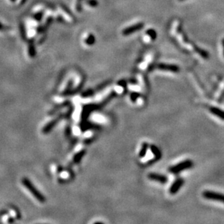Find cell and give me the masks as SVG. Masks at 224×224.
Wrapping results in <instances>:
<instances>
[{
    "mask_svg": "<svg viewBox=\"0 0 224 224\" xmlns=\"http://www.w3.org/2000/svg\"><path fill=\"white\" fill-rule=\"evenodd\" d=\"M22 183H23V184L28 189V191L32 194L33 196L36 197V199L38 200V202H41V203H44V202H45L46 199H45L44 195H43L41 192H39L38 191L37 189L33 186V183L30 181L29 179H28V178H23L22 179Z\"/></svg>",
    "mask_w": 224,
    "mask_h": 224,
    "instance_id": "obj_1",
    "label": "cell"
},
{
    "mask_svg": "<svg viewBox=\"0 0 224 224\" xmlns=\"http://www.w3.org/2000/svg\"><path fill=\"white\" fill-rule=\"evenodd\" d=\"M193 165V162H192L191 160H186L181 162V163H178V164L170 167V168H168V170H169L170 173H173V174H178V173L183 171V170L189 169V168H192Z\"/></svg>",
    "mask_w": 224,
    "mask_h": 224,
    "instance_id": "obj_2",
    "label": "cell"
},
{
    "mask_svg": "<svg viewBox=\"0 0 224 224\" xmlns=\"http://www.w3.org/2000/svg\"><path fill=\"white\" fill-rule=\"evenodd\" d=\"M202 197L207 200H215L224 204V194L213 191H205L202 193Z\"/></svg>",
    "mask_w": 224,
    "mask_h": 224,
    "instance_id": "obj_3",
    "label": "cell"
},
{
    "mask_svg": "<svg viewBox=\"0 0 224 224\" xmlns=\"http://www.w3.org/2000/svg\"><path fill=\"white\" fill-rule=\"evenodd\" d=\"M183 183H184V180L181 178H177L176 180L172 183V185L170 187V193L171 195H175L177 192L179 191V189L181 188V186H183Z\"/></svg>",
    "mask_w": 224,
    "mask_h": 224,
    "instance_id": "obj_4",
    "label": "cell"
},
{
    "mask_svg": "<svg viewBox=\"0 0 224 224\" xmlns=\"http://www.w3.org/2000/svg\"><path fill=\"white\" fill-rule=\"evenodd\" d=\"M144 27V23H137V24L133 25V26H130V27L125 28L124 30L123 31V36H128V35H131L132 33H135L136 31H139L143 28Z\"/></svg>",
    "mask_w": 224,
    "mask_h": 224,
    "instance_id": "obj_5",
    "label": "cell"
},
{
    "mask_svg": "<svg viewBox=\"0 0 224 224\" xmlns=\"http://www.w3.org/2000/svg\"><path fill=\"white\" fill-rule=\"evenodd\" d=\"M148 178L149 179L152 180V181H158L160 182V183H166L168 182V178L164 175L162 174H159V173H150V174L148 175Z\"/></svg>",
    "mask_w": 224,
    "mask_h": 224,
    "instance_id": "obj_6",
    "label": "cell"
},
{
    "mask_svg": "<svg viewBox=\"0 0 224 224\" xmlns=\"http://www.w3.org/2000/svg\"><path fill=\"white\" fill-rule=\"evenodd\" d=\"M158 68L160 70H163V71H168L171 72H178L179 71V68L175 65H169V64H164V63H161L159 64L158 66Z\"/></svg>",
    "mask_w": 224,
    "mask_h": 224,
    "instance_id": "obj_7",
    "label": "cell"
},
{
    "mask_svg": "<svg viewBox=\"0 0 224 224\" xmlns=\"http://www.w3.org/2000/svg\"><path fill=\"white\" fill-rule=\"evenodd\" d=\"M150 150H151L152 153H153V155H155V158L153 159V161L149 162V164H152V163H155V161H158V160H160L162 157V154L160 150H159L158 147L155 145H150Z\"/></svg>",
    "mask_w": 224,
    "mask_h": 224,
    "instance_id": "obj_8",
    "label": "cell"
},
{
    "mask_svg": "<svg viewBox=\"0 0 224 224\" xmlns=\"http://www.w3.org/2000/svg\"><path fill=\"white\" fill-rule=\"evenodd\" d=\"M60 119V116L57 117V118H55V120H52L51 122H49V123H47V125H46V126H45L44 128H43V133H48L49 132H50V131H51V130L53 128H54L55 125L57 124V123L59 121Z\"/></svg>",
    "mask_w": 224,
    "mask_h": 224,
    "instance_id": "obj_9",
    "label": "cell"
},
{
    "mask_svg": "<svg viewBox=\"0 0 224 224\" xmlns=\"http://www.w3.org/2000/svg\"><path fill=\"white\" fill-rule=\"evenodd\" d=\"M210 111L211 112L212 114L224 120V110L219 109L216 107H210Z\"/></svg>",
    "mask_w": 224,
    "mask_h": 224,
    "instance_id": "obj_10",
    "label": "cell"
},
{
    "mask_svg": "<svg viewBox=\"0 0 224 224\" xmlns=\"http://www.w3.org/2000/svg\"><path fill=\"white\" fill-rule=\"evenodd\" d=\"M149 147V144L147 142H143L142 144V146L141 150H140L139 154V158H144L145 155H146L147 153V150Z\"/></svg>",
    "mask_w": 224,
    "mask_h": 224,
    "instance_id": "obj_11",
    "label": "cell"
},
{
    "mask_svg": "<svg viewBox=\"0 0 224 224\" xmlns=\"http://www.w3.org/2000/svg\"><path fill=\"white\" fill-rule=\"evenodd\" d=\"M95 41H96V39H95L94 36L93 34H89L87 36V38L85 39V43L88 46H91V45L94 44Z\"/></svg>",
    "mask_w": 224,
    "mask_h": 224,
    "instance_id": "obj_12",
    "label": "cell"
},
{
    "mask_svg": "<svg viewBox=\"0 0 224 224\" xmlns=\"http://www.w3.org/2000/svg\"><path fill=\"white\" fill-rule=\"evenodd\" d=\"M147 34L150 36L152 39L155 40V38H157V33L155 30L153 29H149L147 31Z\"/></svg>",
    "mask_w": 224,
    "mask_h": 224,
    "instance_id": "obj_13",
    "label": "cell"
},
{
    "mask_svg": "<svg viewBox=\"0 0 224 224\" xmlns=\"http://www.w3.org/2000/svg\"><path fill=\"white\" fill-rule=\"evenodd\" d=\"M196 49H197V52H198L199 54L200 55V56L202 57L203 58H205V59H208V58L209 57L208 54V52H207L204 51V50H202V49H198V48H196Z\"/></svg>",
    "mask_w": 224,
    "mask_h": 224,
    "instance_id": "obj_14",
    "label": "cell"
},
{
    "mask_svg": "<svg viewBox=\"0 0 224 224\" xmlns=\"http://www.w3.org/2000/svg\"><path fill=\"white\" fill-rule=\"evenodd\" d=\"M28 52H29L30 56H31V57H35V55H36V51H35V47L33 45V44H31V45H30L29 51H28Z\"/></svg>",
    "mask_w": 224,
    "mask_h": 224,
    "instance_id": "obj_15",
    "label": "cell"
},
{
    "mask_svg": "<svg viewBox=\"0 0 224 224\" xmlns=\"http://www.w3.org/2000/svg\"><path fill=\"white\" fill-rule=\"evenodd\" d=\"M83 155H84V151H82L81 152V153H78L77 155L75 156L74 158V162L75 163H78V162L80 161V160H81V158L83 156Z\"/></svg>",
    "mask_w": 224,
    "mask_h": 224,
    "instance_id": "obj_16",
    "label": "cell"
},
{
    "mask_svg": "<svg viewBox=\"0 0 224 224\" xmlns=\"http://www.w3.org/2000/svg\"><path fill=\"white\" fill-rule=\"evenodd\" d=\"M140 96V94L137 93V92H133L131 94V99L132 102H135L136 101L137 99H138L139 97Z\"/></svg>",
    "mask_w": 224,
    "mask_h": 224,
    "instance_id": "obj_17",
    "label": "cell"
},
{
    "mask_svg": "<svg viewBox=\"0 0 224 224\" xmlns=\"http://www.w3.org/2000/svg\"><path fill=\"white\" fill-rule=\"evenodd\" d=\"M86 2H87V4L91 7H93L98 5V2L97 0H86Z\"/></svg>",
    "mask_w": 224,
    "mask_h": 224,
    "instance_id": "obj_18",
    "label": "cell"
},
{
    "mask_svg": "<svg viewBox=\"0 0 224 224\" xmlns=\"http://www.w3.org/2000/svg\"><path fill=\"white\" fill-rule=\"evenodd\" d=\"M82 1L83 0H77L76 1V10L78 12L81 11V1Z\"/></svg>",
    "mask_w": 224,
    "mask_h": 224,
    "instance_id": "obj_19",
    "label": "cell"
},
{
    "mask_svg": "<svg viewBox=\"0 0 224 224\" xmlns=\"http://www.w3.org/2000/svg\"><path fill=\"white\" fill-rule=\"evenodd\" d=\"M42 16H43V12H41V13H38L36 15H35L34 18L36 20H37V21H39V20L41 19Z\"/></svg>",
    "mask_w": 224,
    "mask_h": 224,
    "instance_id": "obj_20",
    "label": "cell"
},
{
    "mask_svg": "<svg viewBox=\"0 0 224 224\" xmlns=\"http://www.w3.org/2000/svg\"><path fill=\"white\" fill-rule=\"evenodd\" d=\"M8 29H10V28H8L7 26H4V25L0 23V31H5V30Z\"/></svg>",
    "mask_w": 224,
    "mask_h": 224,
    "instance_id": "obj_21",
    "label": "cell"
},
{
    "mask_svg": "<svg viewBox=\"0 0 224 224\" xmlns=\"http://www.w3.org/2000/svg\"><path fill=\"white\" fill-rule=\"evenodd\" d=\"M118 84H119V86H126V81H124V80H122V81H119V82H118Z\"/></svg>",
    "mask_w": 224,
    "mask_h": 224,
    "instance_id": "obj_22",
    "label": "cell"
},
{
    "mask_svg": "<svg viewBox=\"0 0 224 224\" xmlns=\"http://www.w3.org/2000/svg\"><path fill=\"white\" fill-rule=\"evenodd\" d=\"M223 55H224V38L223 40Z\"/></svg>",
    "mask_w": 224,
    "mask_h": 224,
    "instance_id": "obj_23",
    "label": "cell"
},
{
    "mask_svg": "<svg viewBox=\"0 0 224 224\" xmlns=\"http://www.w3.org/2000/svg\"><path fill=\"white\" fill-rule=\"evenodd\" d=\"M10 1H15L16 0H10Z\"/></svg>",
    "mask_w": 224,
    "mask_h": 224,
    "instance_id": "obj_24",
    "label": "cell"
},
{
    "mask_svg": "<svg viewBox=\"0 0 224 224\" xmlns=\"http://www.w3.org/2000/svg\"><path fill=\"white\" fill-rule=\"evenodd\" d=\"M180 1H183V0H180Z\"/></svg>",
    "mask_w": 224,
    "mask_h": 224,
    "instance_id": "obj_25",
    "label": "cell"
}]
</instances>
